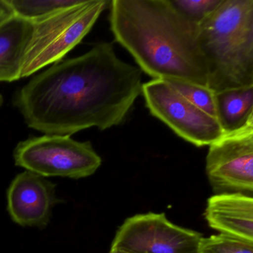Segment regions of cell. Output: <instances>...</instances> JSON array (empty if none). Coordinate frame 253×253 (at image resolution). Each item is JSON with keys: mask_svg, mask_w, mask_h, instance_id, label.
I'll return each mask as SVG.
<instances>
[{"mask_svg": "<svg viewBox=\"0 0 253 253\" xmlns=\"http://www.w3.org/2000/svg\"><path fill=\"white\" fill-rule=\"evenodd\" d=\"M188 101L216 118L214 93L207 87L184 81H167Z\"/></svg>", "mask_w": 253, "mask_h": 253, "instance_id": "5bb4252c", "label": "cell"}, {"mask_svg": "<svg viewBox=\"0 0 253 253\" xmlns=\"http://www.w3.org/2000/svg\"><path fill=\"white\" fill-rule=\"evenodd\" d=\"M169 2L182 17L198 25L218 7L222 0H169Z\"/></svg>", "mask_w": 253, "mask_h": 253, "instance_id": "2e32d148", "label": "cell"}, {"mask_svg": "<svg viewBox=\"0 0 253 253\" xmlns=\"http://www.w3.org/2000/svg\"><path fill=\"white\" fill-rule=\"evenodd\" d=\"M206 173L215 195L253 196V124L223 134L210 145Z\"/></svg>", "mask_w": 253, "mask_h": 253, "instance_id": "ba28073f", "label": "cell"}, {"mask_svg": "<svg viewBox=\"0 0 253 253\" xmlns=\"http://www.w3.org/2000/svg\"><path fill=\"white\" fill-rule=\"evenodd\" d=\"M205 219L211 229L253 242V197L218 194L209 198Z\"/></svg>", "mask_w": 253, "mask_h": 253, "instance_id": "30bf717a", "label": "cell"}, {"mask_svg": "<svg viewBox=\"0 0 253 253\" xmlns=\"http://www.w3.org/2000/svg\"><path fill=\"white\" fill-rule=\"evenodd\" d=\"M7 197L11 218L23 226H45L57 201L54 185L27 170L14 177Z\"/></svg>", "mask_w": 253, "mask_h": 253, "instance_id": "9c48e42d", "label": "cell"}, {"mask_svg": "<svg viewBox=\"0 0 253 253\" xmlns=\"http://www.w3.org/2000/svg\"><path fill=\"white\" fill-rule=\"evenodd\" d=\"M14 15L34 22L78 5L82 0H6Z\"/></svg>", "mask_w": 253, "mask_h": 253, "instance_id": "4fadbf2b", "label": "cell"}, {"mask_svg": "<svg viewBox=\"0 0 253 253\" xmlns=\"http://www.w3.org/2000/svg\"><path fill=\"white\" fill-rule=\"evenodd\" d=\"M109 20L115 41L153 80L207 87L198 25L182 17L169 0H113Z\"/></svg>", "mask_w": 253, "mask_h": 253, "instance_id": "7a4b0ae2", "label": "cell"}, {"mask_svg": "<svg viewBox=\"0 0 253 253\" xmlns=\"http://www.w3.org/2000/svg\"><path fill=\"white\" fill-rule=\"evenodd\" d=\"M13 15L14 13L6 0H0V24Z\"/></svg>", "mask_w": 253, "mask_h": 253, "instance_id": "e0dca14e", "label": "cell"}, {"mask_svg": "<svg viewBox=\"0 0 253 253\" xmlns=\"http://www.w3.org/2000/svg\"><path fill=\"white\" fill-rule=\"evenodd\" d=\"M216 119L223 134L253 124V86L214 93Z\"/></svg>", "mask_w": 253, "mask_h": 253, "instance_id": "7c38bea8", "label": "cell"}, {"mask_svg": "<svg viewBox=\"0 0 253 253\" xmlns=\"http://www.w3.org/2000/svg\"><path fill=\"white\" fill-rule=\"evenodd\" d=\"M33 30L32 21L16 15L0 24V82L21 79Z\"/></svg>", "mask_w": 253, "mask_h": 253, "instance_id": "8fae6325", "label": "cell"}, {"mask_svg": "<svg viewBox=\"0 0 253 253\" xmlns=\"http://www.w3.org/2000/svg\"><path fill=\"white\" fill-rule=\"evenodd\" d=\"M198 253H253V242L224 234L203 237Z\"/></svg>", "mask_w": 253, "mask_h": 253, "instance_id": "9a60e30c", "label": "cell"}, {"mask_svg": "<svg viewBox=\"0 0 253 253\" xmlns=\"http://www.w3.org/2000/svg\"><path fill=\"white\" fill-rule=\"evenodd\" d=\"M142 71L100 42L34 77L14 96L26 125L45 134L108 129L126 118L142 93Z\"/></svg>", "mask_w": 253, "mask_h": 253, "instance_id": "6da1fadb", "label": "cell"}, {"mask_svg": "<svg viewBox=\"0 0 253 253\" xmlns=\"http://www.w3.org/2000/svg\"><path fill=\"white\" fill-rule=\"evenodd\" d=\"M109 4L106 0H82L78 5L32 22L33 35L21 78L62 61L89 33Z\"/></svg>", "mask_w": 253, "mask_h": 253, "instance_id": "277c9868", "label": "cell"}, {"mask_svg": "<svg viewBox=\"0 0 253 253\" xmlns=\"http://www.w3.org/2000/svg\"><path fill=\"white\" fill-rule=\"evenodd\" d=\"M141 94L151 114L192 144L210 146L223 135L215 118L194 106L167 81L145 83Z\"/></svg>", "mask_w": 253, "mask_h": 253, "instance_id": "8992f818", "label": "cell"}, {"mask_svg": "<svg viewBox=\"0 0 253 253\" xmlns=\"http://www.w3.org/2000/svg\"><path fill=\"white\" fill-rule=\"evenodd\" d=\"M13 155L16 166L43 177L84 178L102 164L91 142L78 141L69 135L29 137L19 142Z\"/></svg>", "mask_w": 253, "mask_h": 253, "instance_id": "5b68a950", "label": "cell"}, {"mask_svg": "<svg viewBox=\"0 0 253 253\" xmlns=\"http://www.w3.org/2000/svg\"><path fill=\"white\" fill-rule=\"evenodd\" d=\"M199 232L170 222L164 213L128 217L120 226L111 249L126 253H198Z\"/></svg>", "mask_w": 253, "mask_h": 253, "instance_id": "52a82bcc", "label": "cell"}, {"mask_svg": "<svg viewBox=\"0 0 253 253\" xmlns=\"http://www.w3.org/2000/svg\"><path fill=\"white\" fill-rule=\"evenodd\" d=\"M109 253H124V252L121 251V250H112V249H111L110 251H109Z\"/></svg>", "mask_w": 253, "mask_h": 253, "instance_id": "ac0fdd59", "label": "cell"}, {"mask_svg": "<svg viewBox=\"0 0 253 253\" xmlns=\"http://www.w3.org/2000/svg\"><path fill=\"white\" fill-rule=\"evenodd\" d=\"M197 41L209 89L253 86V0H222L198 25Z\"/></svg>", "mask_w": 253, "mask_h": 253, "instance_id": "3957f363", "label": "cell"}, {"mask_svg": "<svg viewBox=\"0 0 253 253\" xmlns=\"http://www.w3.org/2000/svg\"><path fill=\"white\" fill-rule=\"evenodd\" d=\"M3 97L2 94H0V107L2 106V103H3Z\"/></svg>", "mask_w": 253, "mask_h": 253, "instance_id": "d6986e66", "label": "cell"}]
</instances>
